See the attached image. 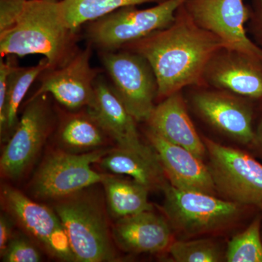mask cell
<instances>
[{
    "label": "cell",
    "mask_w": 262,
    "mask_h": 262,
    "mask_svg": "<svg viewBox=\"0 0 262 262\" xmlns=\"http://www.w3.org/2000/svg\"><path fill=\"white\" fill-rule=\"evenodd\" d=\"M184 4L168 27L122 48L149 62L158 81L159 98H167L187 86L206 83L208 63L218 52L227 49L222 39L194 21Z\"/></svg>",
    "instance_id": "cell-1"
},
{
    "label": "cell",
    "mask_w": 262,
    "mask_h": 262,
    "mask_svg": "<svg viewBox=\"0 0 262 262\" xmlns=\"http://www.w3.org/2000/svg\"><path fill=\"white\" fill-rule=\"evenodd\" d=\"M77 32L69 27L61 0H27L15 25L0 34V56L42 55L58 68L78 51Z\"/></svg>",
    "instance_id": "cell-2"
},
{
    "label": "cell",
    "mask_w": 262,
    "mask_h": 262,
    "mask_svg": "<svg viewBox=\"0 0 262 262\" xmlns=\"http://www.w3.org/2000/svg\"><path fill=\"white\" fill-rule=\"evenodd\" d=\"M55 206L68 236L75 261H114L116 253L104 211L94 198L77 192Z\"/></svg>",
    "instance_id": "cell-3"
},
{
    "label": "cell",
    "mask_w": 262,
    "mask_h": 262,
    "mask_svg": "<svg viewBox=\"0 0 262 262\" xmlns=\"http://www.w3.org/2000/svg\"><path fill=\"white\" fill-rule=\"evenodd\" d=\"M188 0H164L155 6L139 9L123 7L89 23L91 44L101 51H116L127 44L166 28L173 23L179 8Z\"/></svg>",
    "instance_id": "cell-4"
},
{
    "label": "cell",
    "mask_w": 262,
    "mask_h": 262,
    "mask_svg": "<svg viewBox=\"0 0 262 262\" xmlns=\"http://www.w3.org/2000/svg\"><path fill=\"white\" fill-rule=\"evenodd\" d=\"M163 210L169 223L187 235L220 230L237 220L241 205L208 193L185 190L166 184Z\"/></svg>",
    "instance_id": "cell-5"
},
{
    "label": "cell",
    "mask_w": 262,
    "mask_h": 262,
    "mask_svg": "<svg viewBox=\"0 0 262 262\" xmlns=\"http://www.w3.org/2000/svg\"><path fill=\"white\" fill-rule=\"evenodd\" d=\"M101 61L117 97L136 121H147L158 97V81L144 57L126 51H101Z\"/></svg>",
    "instance_id": "cell-6"
},
{
    "label": "cell",
    "mask_w": 262,
    "mask_h": 262,
    "mask_svg": "<svg viewBox=\"0 0 262 262\" xmlns=\"http://www.w3.org/2000/svg\"><path fill=\"white\" fill-rule=\"evenodd\" d=\"M217 192L229 201L262 210V165L241 150L205 138Z\"/></svg>",
    "instance_id": "cell-7"
},
{
    "label": "cell",
    "mask_w": 262,
    "mask_h": 262,
    "mask_svg": "<svg viewBox=\"0 0 262 262\" xmlns=\"http://www.w3.org/2000/svg\"><path fill=\"white\" fill-rule=\"evenodd\" d=\"M110 150L97 149L84 154L58 151L48 157L36 173L32 192L39 198H63L101 183L105 174L91 168Z\"/></svg>",
    "instance_id": "cell-8"
},
{
    "label": "cell",
    "mask_w": 262,
    "mask_h": 262,
    "mask_svg": "<svg viewBox=\"0 0 262 262\" xmlns=\"http://www.w3.org/2000/svg\"><path fill=\"white\" fill-rule=\"evenodd\" d=\"M184 6L194 21L222 39L227 50L262 61V48L246 33L251 8L244 0H188Z\"/></svg>",
    "instance_id": "cell-9"
},
{
    "label": "cell",
    "mask_w": 262,
    "mask_h": 262,
    "mask_svg": "<svg viewBox=\"0 0 262 262\" xmlns=\"http://www.w3.org/2000/svg\"><path fill=\"white\" fill-rule=\"evenodd\" d=\"M46 95L32 97L18 125L5 146L0 168L5 177L20 179L37 158L53 125V114Z\"/></svg>",
    "instance_id": "cell-10"
},
{
    "label": "cell",
    "mask_w": 262,
    "mask_h": 262,
    "mask_svg": "<svg viewBox=\"0 0 262 262\" xmlns=\"http://www.w3.org/2000/svg\"><path fill=\"white\" fill-rule=\"evenodd\" d=\"M91 55L90 45L62 67L45 71L40 75V85L32 97L51 95L70 110L91 107L94 101L95 82L100 72L91 67Z\"/></svg>",
    "instance_id": "cell-11"
},
{
    "label": "cell",
    "mask_w": 262,
    "mask_h": 262,
    "mask_svg": "<svg viewBox=\"0 0 262 262\" xmlns=\"http://www.w3.org/2000/svg\"><path fill=\"white\" fill-rule=\"evenodd\" d=\"M2 201L8 213L50 252L61 259L75 261L68 236L56 213L10 186L3 187Z\"/></svg>",
    "instance_id": "cell-12"
},
{
    "label": "cell",
    "mask_w": 262,
    "mask_h": 262,
    "mask_svg": "<svg viewBox=\"0 0 262 262\" xmlns=\"http://www.w3.org/2000/svg\"><path fill=\"white\" fill-rule=\"evenodd\" d=\"M94 87V103L87 108L106 134L113 138L119 148L134 151L152 161L160 162L154 149L141 141L136 119L117 97L112 86L98 76Z\"/></svg>",
    "instance_id": "cell-13"
},
{
    "label": "cell",
    "mask_w": 262,
    "mask_h": 262,
    "mask_svg": "<svg viewBox=\"0 0 262 262\" xmlns=\"http://www.w3.org/2000/svg\"><path fill=\"white\" fill-rule=\"evenodd\" d=\"M193 104L217 130L241 144L256 141L253 130L252 107L228 91H205L193 96Z\"/></svg>",
    "instance_id": "cell-14"
},
{
    "label": "cell",
    "mask_w": 262,
    "mask_h": 262,
    "mask_svg": "<svg viewBox=\"0 0 262 262\" xmlns=\"http://www.w3.org/2000/svg\"><path fill=\"white\" fill-rule=\"evenodd\" d=\"M147 138L172 186L215 195L217 191L211 170L203 160L185 148L165 140L149 128Z\"/></svg>",
    "instance_id": "cell-15"
},
{
    "label": "cell",
    "mask_w": 262,
    "mask_h": 262,
    "mask_svg": "<svg viewBox=\"0 0 262 262\" xmlns=\"http://www.w3.org/2000/svg\"><path fill=\"white\" fill-rule=\"evenodd\" d=\"M205 81L219 89L262 101V61L227 49L213 56Z\"/></svg>",
    "instance_id": "cell-16"
},
{
    "label": "cell",
    "mask_w": 262,
    "mask_h": 262,
    "mask_svg": "<svg viewBox=\"0 0 262 262\" xmlns=\"http://www.w3.org/2000/svg\"><path fill=\"white\" fill-rule=\"evenodd\" d=\"M113 234L122 250L133 253L160 252L172 244L168 221L152 210L118 219Z\"/></svg>",
    "instance_id": "cell-17"
},
{
    "label": "cell",
    "mask_w": 262,
    "mask_h": 262,
    "mask_svg": "<svg viewBox=\"0 0 262 262\" xmlns=\"http://www.w3.org/2000/svg\"><path fill=\"white\" fill-rule=\"evenodd\" d=\"M147 122L150 130L169 142L185 148L201 160L207 155L204 141L188 115L180 92L164 98L155 106Z\"/></svg>",
    "instance_id": "cell-18"
},
{
    "label": "cell",
    "mask_w": 262,
    "mask_h": 262,
    "mask_svg": "<svg viewBox=\"0 0 262 262\" xmlns=\"http://www.w3.org/2000/svg\"><path fill=\"white\" fill-rule=\"evenodd\" d=\"M98 163L108 171L130 177L149 189L160 187L163 189L166 184L160 162L152 161L134 151L121 148L112 150Z\"/></svg>",
    "instance_id": "cell-19"
},
{
    "label": "cell",
    "mask_w": 262,
    "mask_h": 262,
    "mask_svg": "<svg viewBox=\"0 0 262 262\" xmlns=\"http://www.w3.org/2000/svg\"><path fill=\"white\" fill-rule=\"evenodd\" d=\"M102 183L108 209L112 215L120 219L141 212L151 211L148 200L149 189L135 180H127L105 174Z\"/></svg>",
    "instance_id": "cell-20"
},
{
    "label": "cell",
    "mask_w": 262,
    "mask_h": 262,
    "mask_svg": "<svg viewBox=\"0 0 262 262\" xmlns=\"http://www.w3.org/2000/svg\"><path fill=\"white\" fill-rule=\"evenodd\" d=\"M48 69L49 64L46 58L34 67H13L8 80L5 120L0 124L2 139L14 132L19 122L18 113L20 103L33 82Z\"/></svg>",
    "instance_id": "cell-21"
},
{
    "label": "cell",
    "mask_w": 262,
    "mask_h": 262,
    "mask_svg": "<svg viewBox=\"0 0 262 262\" xmlns=\"http://www.w3.org/2000/svg\"><path fill=\"white\" fill-rule=\"evenodd\" d=\"M164 0H61L62 10L69 27L78 32L81 26L94 21L115 10L131 6L161 3Z\"/></svg>",
    "instance_id": "cell-22"
},
{
    "label": "cell",
    "mask_w": 262,
    "mask_h": 262,
    "mask_svg": "<svg viewBox=\"0 0 262 262\" xmlns=\"http://www.w3.org/2000/svg\"><path fill=\"white\" fill-rule=\"evenodd\" d=\"M106 134L89 110L87 113L66 117L59 131L61 142L75 149L99 147L104 143Z\"/></svg>",
    "instance_id": "cell-23"
},
{
    "label": "cell",
    "mask_w": 262,
    "mask_h": 262,
    "mask_svg": "<svg viewBox=\"0 0 262 262\" xmlns=\"http://www.w3.org/2000/svg\"><path fill=\"white\" fill-rule=\"evenodd\" d=\"M259 219L253 221L242 233L231 239L226 252L228 262H262Z\"/></svg>",
    "instance_id": "cell-24"
},
{
    "label": "cell",
    "mask_w": 262,
    "mask_h": 262,
    "mask_svg": "<svg viewBox=\"0 0 262 262\" xmlns=\"http://www.w3.org/2000/svg\"><path fill=\"white\" fill-rule=\"evenodd\" d=\"M172 257L178 262H216L222 259L220 248L207 239L172 242L169 246Z\"/></svg>",
    "instance_id": "cell-25"
},
{
    "label": "cell",
    "mask_w": 262,
    "mask_h": 262,
    "mask_svg": "<svg viewBox=\"0 0 262 262\" xmlns=\"http://www.w3.org/2000/svg\"><path fill=\"white\" fill-rule=\"evenodd\" d=\"M1 256L5 262H37L41 260L37 248L27 239L19 237L11 239Z\"/></svg>",
    "instance_id": "cell-26"
},
{
    "label": "cell",
    "mask_w": 262,
    "mask_h": 262,
    "mask_svg": "<svg viewBox=\"0 0 262 262\" xmlns=\"http://www.w3.org/2000/svg\"><path fill=\"white\" fill-rule=\"evenodd\" d=\"M26 2L27 0H0V34L15 25Z\"/></svg>",
    "instance_id": "cell-27"
},
{
    "label": "cell",
    "mask_w": 262,
    "mask_h": 262,
    "mask_svg": "<svg viewBox=\"0 0 262 262\" xmlns=\"http://www.w3.org/2000/svg\"><path fill=\"white\" fill-rule=\"evenodd\" d=\"M14 65L10 59L4 61L3 58L0 61V124L5 120V107H6L7 88L8 77Z\"/></svg>",
    "instance_id": "cell-28"
},
{
    "label": "cell",
    "mask_w": 262,
    "mask_h": 262,
    "mask_svg": "<svg viewBox=\"0 0 262 262\" xmlns=\"http://www.w3.org/2000/svg\"><path fill=\"white\" fill-rule=\"evenodd\" d=\"M250 20L256 43L262 48V0H252Z\"/></svg>",
    "instance_id": "cell-29"
},
{
    "label": "cell",
    "mask_w": 262,
    "mask_h": 262,
    "mask_svg": "<svg viewBox=\"0 0 262 262\" xmlns=\"http://www.w3.org/2000/svg\"><path fill=\"white\" fill-rule=\"evenodd\" d=\"M13 227L9 219L5 215L0 219V253L5 252L10 241H11Z\"/></svg>",
    "instance_id": "cell-30"
},
{
    "label": "cell",
    "mask_w": 262,
    "mask_h": 262,
    "mask_svg": "<svg viewBox=\"0 0 262 262\" xmlns=\"http://www.w3.org/2000/svg\"><path fill=\"white\" fill-rule=\"evenodd\" d=\"M256 141H257L262 146V118L259 124H258L257 130H256Z\"/></svg>",
    "instance_id": "cell-31"
}]
</instances>
